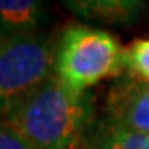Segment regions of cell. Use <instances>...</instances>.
Segmentation results:
<instances>
[{"mask_svg": "<svg viewBox=\"0 0 149 149\" xmlns=\"http://www.w3.org/2000/svg\"><path fill=\"white\" fill-rule=\"evenodd\" d=\"M74 149H81V148H80V146H78V148H74Z\"/></svg>", "mask_w": 149, "mask_h": 149, "instance_id": "8fae6325", "label": "cell"}, {"mask_svg": "<svg viewBox=\"0 0 149 149\" xmlns=\"http://www.w3.org/2000/svg\"><path fill=\"white\" fill-rule=\"evenodd\" d=\"M53 74L55 52L45 38L7 35L0 48V121Z\"/></svg>", "mask_w": 149, "mask_h": 149, "instance_id": "3957f363", "label": "cell"}, {"mask_svg": "<svg viewBox=\"0 0 149 149\" xmlns=\"http://www.w3.org/2000/svg\"><path fill=\"white\" fill-rule=\"evenodd\" d=\"M124 66L141 81L149 83V40H134L124 53Z\"/></svg>", "mask_w": 149, "mask_h": 149, "instance_id": "ba28073f", "label": "cell"}, {"mask_svg": "<svg viewBox=\"0 0 149 149\" xmlns=\"http://www.w3.org/2000/svg\"><path fill=\"white\" fill-rule=\"evenodd\" d=\"M66 7L85 18L124 23L136 18L141 3L131 0H88V2H68Z\"/></svg>", "mask_w": 149, "mask_h": 149, "instance_id": "5b68a950", "label": "cell"}, {"mask_svg": "<svg viewBox=\"0 0 149 149\" xmlns=\"http://www.w3.org/2000/svg\"><path fill=\"white\" fill-rule=\"evenodd\" d=\"M0 149H33L23 134L7 121H0Z\"/></svg>", "mask_w": 149, "mask_h": 149, "instance_id": "9c48e42d", "label": "cell"}, {"mask_svg": "<svg viewBox=\"0 0 149 149\" xmlns=\"http://www.w3.org/2000/svg\"><path fill=\"white\" fill-rule=\"evenodd\" d=\"M88 149H149V134L113 123L98 131Z\"/></svg>", "mask_w": 149, "mask_h": 149, "instance_id": "52a82bcc", "label": "cell"}, {"mask_svg": "<svg viewBox=\"0 0 149 149\" xmlns=\"http://www.w3.org/2000/svg\"><path fill=\"white\" fill-rule=\"evenodd\" d=\"M5 38H7V35H5V32L0 28V48H2V45H3V42H5Z\"/></svg>", "mask_w": 149, "mask_h": 149, "instance_id": "30bf717a", "label": "cell"}, {"mask_svg": "<svg viewBox=\"0 0 149 149\" xmlns=\"http://www.w3.org/2000/svg\"><path fill=\"white\" fill-rule=\"evenodd\" d=\"M109 114L116 124L149 134V83L141 80L114 86L108 98Z\"/></svg>", "mask_w": 149, "mask_h": 149, "instance_id": "277c9868", "label": "cell"}, {"mask_svg": "<svg viewBox=\"0 0 149 149\" xmlns=\"http://www.w3.org/2000/svg\"><path fill=\"white\" fill-rule=\"evenodd\" d=\"M91 96L70 90L50 76L3 119L33 149H74L90 123Z\"/></svg>", "mask_w": 149, "mask_h": 149, "instance_id": "6da1fadb", "label": "cell"}, {"mask_svg": "<svg viewBox=\"0 0 149 149\" xmlns=\"http://www.w3.org/2000/svg\"><path fill=\"white\" fill-rule=\"evenodd\" d=\"M42 7L33 0H0V28L5 35L30 33L38 23Z\"/></svg>", "mask_w": 149, "mask_h": 149, "instance_id": "8992f818", "label": "cell"}, {"mask_svg": "<svg viewBox=\"0 0 149 149\" xmlns=\"http://www.w3.org/2000/svg\"><path fill=\"white\" fill-rule=\"evenodd\" d=\"M124 50L111 33L73 25L61 35L55 52V74L70 90L85 93L100 81L119 74Z\"/></svg>", "mask_w": 149, "mask_h": 149, "instance_id": "7a4b0ae2", "label": "cell"}]
</instances>
